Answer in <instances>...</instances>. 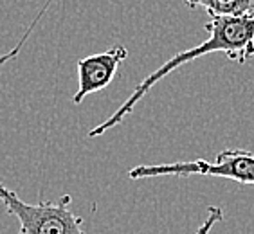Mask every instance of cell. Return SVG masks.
<instances>
[{
    "instance_id": "cell-1",
    "label": "cell",
    "mask_w": 254,
    "mask_h": 234,
    "mask_svg": "<svg viewBox=\"0 0 254 234\" xmlns=\"http://www.w3.org/2000/svg\"><path fill=\"white\" fill-rule=\"evenodd\" d=\"M205 29L209 31V38L204 40L202 44L195 45V47H191V49L175 54L166 63L155 68L150 76H146L137 85L135 90L130 94V98H127V101L123 103L107 121H103L101 124L94 126L88 132V137L90 139L99 137L108 130L116 128L118 124H121L125 121V117L128 114H132L135 105L146 96L153 85H157L162 78H166L168 74L181 68L182 65L190 63L193 59L213 53H224L231 59H235L236 63H247L254 56V16H211Z\"/></svg>"
},
{
    "instance_id": "cell-2",
    "label": "cell",
    "mask_w": 254,
    "mask_h": 234,
    "mask_svg": "<svg viewBox=\"0 0 254 234\" xmlns=\"http://www.w3.org/2000/svg\"><path fill=\"white\" fill-rule=\"evenodd\" d=\"M0 200L7 213L18 220V234H87L83 218L70 209V195H64L58 202L25 204L0 182Z\"/></svg>"
},
{
    "instance_id": "cell-3",
    "label": "cell",
    "mask_w": 254,
    "mask_h": 234,
    "mask_svg": "<svg viewBox=\"0 0 254 234\" xmlns=\"http://www.w3.org/2000/svg\"><path fill=\"white\" fill-rule=\"evenodd\" d=\"M205 175L227 178L240 184H254V153L245 150H225L216 155L215 161L171 162V164H155V166H135L128 171V178L141 180L153 176H188Z\"/></svg>"
},
{
    "instance_id": "cell-4",
    "label": "cell",
    "mask_w": 254,
    "mask_h": 234,
    "mask_svg": "<svg viewBox=\"0 0 254 234\" xmlns=\"http://www.w3.org/2000/svg\"><path fill=\"white\" fill-rule=\"evenodd\" d=\"M128 58V49L125 45H114L105 53L90 54L78 61V92L72 101L76 105L83 101L88 94L99 92L112 83L118 74L119 65Z\"/></svg>"
},
{
    "instance_id": "cell-5",
    "label": "cell",
    "mask_w": 254,
    "mask_h": 234,
    "mask_svg": "<svg viewBox=\"0 0 254 234\" xmlns=\"http://www.w3.org/2000/svg\"><path fill=\"white\" fill-rule=\"evenodd\" d=\"M190 7L200 5L211 16H254V0H182Z\"/></svg>"
},
{
    "instance_id": "cell-6",
    "label": "cell",
    "mask_w": 254,
    "mask_h": 234,
    "mask_svg": "<svg viewBox=\"0 0 254 234\" xmlns=\"http://www.w3.org/2000/svg\"><path fill=\"white\" fill-rule=\"evenodd\" d=\"M222 220H224V209L218 207V205H209V207H207L205 220L200 224V227L196 229L195 234H209L211 229H213L218 222H222Z\"/></svg>"
},
{
    "instance_id": "cell-7",
    "label": "cell",
    "mask_w": 254,
    "mask_h": 234,
    "mask_svg": "<svg viewBox=\"0 0 254 234\" xmlns=\"http://www.w3.org/2000/svg\"><path fill=\"white\" fill-rule=\"evenodd\" d=\"M51 4H53V0H47V2H45V5H44V7H42V11H40V13H38V16H36V18L33 20V24L29 25V29H27V31H25V33H24V36H22V40H20V42H16V45H15V47H13V53H15V54H18L20 51H22V47H24L25 42H27V38H29L31 31H33V29H34V25H36V24H38V22H40V18H42V16L45 15V11H47V7H49Z\"/></svg>"
}]
</instances>
